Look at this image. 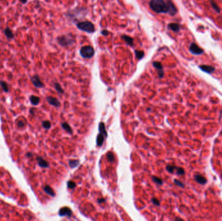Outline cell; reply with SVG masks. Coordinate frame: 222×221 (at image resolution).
<instances>
[{
	"label": "cell",
	"instance_id": "6da1fadb",
	"mask_svg": "<svg viewBox=\"0 0 222 221\" xmlns=\"http://www.w3.org/2000/svg\"><path fill=\"white\" fill-rule=\"evenodd\" d=\"M149 6L157 13H169V15L174 16L177 13V9L171 1L152 0L149 3Z\"/></svg>",
	"mask_w": 222,
	"mask_h": 221
},
{
	"label": "cell",
	"instance_id": "7a4b0ae2",
	"mask_svg": "<svg viewBox=\"0 0 222 221\" xmlns=\"http://www.w3.org/2000/svg\"><path fill=\"white\" fill-rule=\"evenodd\" d=\"M58 43L63 47L70 46V45H73L75 43V39L74 36L72 34H68L66 35L60 36L57 38Z\"/></svg>",
	"mask_w": 222,
	"mask_h": 221
},
{
	"label": "cell",
	"instance_id": "3957f363",
	"mask_svg": "<svg viewBox=\"0 0 222 221\" xmlns=\"http://www.w3.org/2000/svg\"><path fill=\"white\" fill-rule=\"evenodd\" d=\"M77 27L81 31H85L89 33H92L95 31L94 25L92 22L88 21L79 22L77 24Z\"/></svg>",
	"mask_w": 222,
	"mask_h": 221
},
{
	"label": "cell",
	"instance_id": "277c9868",
	"mask_svg": "<svg viewBox=\"0 0 222 221\" xmlns=\"http://www.w3.org/2000/svg\"><path fill=\"white\" fill-rule=\"evenodd\" d=\"M80 54L83 58L90 59L94 55V49L92 46L87 45L81 47L80 50Z\"/></svg>",
	"mask_w": 222,
	"mask_h": 221
},
{
	"label": "cell",
	"instance_id": "5b68a950",
	"mask_svg": "<svg viewBox=\"0 0 222 221\" xmlns=\"http://www.w3.org/2000/svg\"><path fill=\"white\" fill-rule=\"evenodd\" d=\"M189 51L190 53H192L195 55H200L203 54L204 52V50L202 48L199 47L196 43H192L190 45Z\"/></svg>",
	"mask_w": 222,
	"mask_h": 221
},
{
	"label": "cell",
	"instance_id": "8992f818",
	"mask_svg": "<svg viewBox=\"0 0 222 221\" xmlns=\"http://www.w3.org/2000/svg\"><path fill=\"white\" fill-rule=\"evenodd\" d=\"M153 66L155 68L158 70V77L160 79L163 77L164 76V71H163V67L162 64L160 62H157V61H155V62H153Z\"/></svg>",
	"mask_w": 222,
	"mask_h": 221
},
{
	"label": "cell",
	"instance_id": "52a82bcc",
	"mask_svg": "<svg viewBox=\"0 0 222 221\" xmlns=\"http://www.w3.org/2000/svg\"><path fill=\"white\" fill-rule=\"evenodd\" d=\"M31 81H32V83L33 84V85L36 87V88H41L44 86L43 84L42 83V81H41L40 79V78H39V77L38 75L33 76V77L31 78Z\"/></svg>",
	"mask_w": 222,
	"mask_h": 221
},
{
	"label": "cell",
	"instance_id": "ba28073f",
	"mask_svg": "<svg viewBox=\"0 0 222 221\" xmlns=\"http://www.w3.org/2000/svg\"><path fill=\"white\" fill-rule=\"evenodd\" d=\"M194 180H195L196 182L201 184V185H205L207 183V178L203 175H200V174L197 173L194 175Z\"/></svg>",
	"mask_w": 222,
	"mask_h": 221
},
{
	"label": "cell",
	"instance_id": "9c48e42d",
	"mask_svg": "<svg viewBox=\"0 0 222 221\" xmlns=\"http://www.w3.org/2000/svg\"><path fill=\"white\" fill-rule=\"evenodd\" d=\"M59 214L60 216H71L72 215V211L71 209H70L68 207H64L61 208L59 210Z\"/></svg>",
	"mask_w": 222,
	"mask_h": 221
},
{
	"label": "cell",
	"instance_id": "30bf717a",
	"mask_svg": "<svg viewBox=\"0 0 222 221\" xmlns=\"http://www.w3.org/2000/svg\"><path fill=\"white\" fill-rule=\"evenodd\" d=\"M199 68H200V70H201L202 71H203L204 72L208 73V74H211V73H212L215 71V68L213 66H211L201 65L199 66Z\"/></svg>",
	"mask_w": 222,
	"mask_h": 221
},
{
	"label": "cell",
	"instance_id": "8fae6325",
	"mask_svg": "<svg viewBox=\"0 0 222 221\" xmlns=\"http://www.w3.org/2000/svg\"><path fill=\"white\" fill-rule=\"evenodd\" d=\"M46 99L48 100V102H49V104H50L51 105L54 106L55 107H59L60 106V102L56 98L53 97H48Z\"/></svg>",
	"mask_w": 222,
	"mask_h": 221
},
{
	"label": "cell",
	"instance_id": "7c38bea8",
	"mask_svg": "<svg viewBox=\"0 0 222 221\" xmlns=\"http://www.w3.org/2000/svg\"><path fill=\"white\" fill-rule=\"evenodd\" d=\"M37 161L38 164L41 167H43V168H47V167H49L48 163L47 162L45 159H43V158H41V157H37Z\"/></svg>",
	"mask_w": 222,
	"mask_h": 221
},
{
	"label": "cell",
	"instance_id": "4fadbf2b",
	"mask_svg": "<svg viewBox=\"0 0 222 221\" xmlns=\"http://www.w3.org/2000/svg\"><path fill=\"white\" fill-rule=\"evenodd\" d=\"M99 131H100V134L103 135L105 138L107 136V132L106 131L104 123L101 122L100 123V125H99Z\"/></svg>",
	"mask_w": 222,
	"mask_h": 221
},
{
	"label": "cell",
	"instance_id": "5bb4252c",
	"mask_svg": "<svg viewBox=\"0 0 222 221\" xmlns=\"http://www.w3.org/2000/svg\"><path fill=\"white\" fill-rule=\"evenodd\" d=\"M168 28L172 30L174 32H179L180 30V26L178 23H171L168 24Z\"/></svg>",
	"mask_w": 222,
	"mask_h": 221
},
{
	"label": "cell",
	"instance_id": "9a60e30c",
	"mask_svg": "<svg viewBox=\"0 0 222 221\" xmlns=\"http://www.w3.org/2000/svg\"><path fill=\"white\" fill-rule=\"evenodd\" d=\"M104 139H105V137L103 135L101 134H99L97 136V139H96V143H97V145L98 147H101L104 142Z\"/></svg>",
	"mask_w": 222,
	"mask_h": 221
},
{
	"label": "cell",
	"instance_id": "2e32d148",
	"mask_svg": "<svg viewBox=\"0 0 222 221\" xmlns=\"http://www.w3.org/2000/svg\"><path fill=\"white\" fill-rule=\"evenodd\" d=\"M121 38H122L123 40H124L125 41L126 43H127L129 45H130V46L133 45V38H132L129 36L123 35L122 36H121Z\"/></svg>",
	"mask_w": 222,
	"mask_h": 221
},
{
	"label": "cell",
	"instance_id": "e0dca14e",
	"mask_svg": "<svg viewBox=\"0 0 222 221\" xmlns=\"http://www.w3.org/2000/svg\"><path fill=\"white\" fill-rule=\"evenodd\" d=\"M43 190L48 195H50L51 196H55V192L53 191V190L51 189V187H50V186H46L45 187H43Z\"/></svg>",
	"mask_w": 222,
	"mask_h": 221
},
{
	"label": "cell",
	"instance_id": "ac0fdd59",
	"mask_svg": "<svg viewBox=\"0 0 222 221\" xmlns=\"http://www.w3.org/2000/svg\"><path fill=\"white\" fill-rule=\"evenodd\" d=\"M30 101H31V104H33V105H37L40 102V98L38 97H36V96L31 95L30 97Z\"/></svg>",
	"mask_w": 222,
	"mask_h": 221
},
{
	"label": "cell",
	"instance_id": "d6986e66",
	"mask_svg": "<svg viewBox=\"0 0 222 221\" xmlns=\"http://www.w3.org/2000/svg\"><path fill=\"white\" fill-rule=\"evenodd\" d=\"M62 127L63 128L64 130H65L66 131L68 132V133L70 134H72V128L70 127V126L67 123L64 122V123H62Z\"/></svg>",
	"mask_w": 222,
	"mask_h": 221
},
{
	"label": "cell",
	"instance_id": "ffe728a7",
	"mask_svg": "<svg viewBox=\"0 0 222 221\" xmlns=\"http://www.w3.org/2000/svg\"><path fill=\"white\" fill-rule=\"evenodd\" d=\"M4 33H5V35H6V36L8 38L12 39L14 38V34H13V33L11 31V30L9 28H6L5 31H4Z\"/></svg>",
	"mask_w": 222,
	"mask_h": 221
},
{
	"label": "cell",
	"instance_id": "44dd1931",
	"mask_svg": "<svg viewBox=\"0 0 222 221\" xmlns=\"http://www.w3.org/2000/svg\"><path fill=\"white\" fill-rule=\"evenodd\" d=\"M79 164V160L78 159H71L69 161V165L71 168H75L77 167Z\"/></svg>",
	"mask_w": 222,
	"mask_h": 221
},
{
	"label": "cell",
	"instance_id": "7402d4cb",
	"mask_svg": "<svg viewBox=\"0 0 222 221\" xmlns=\"http://www.w3.org/2000/svg\"><path fill=\"white\" fill-rule=\"evenodd\" d=\"M0 85L2 86V88H3V91L5 92H8L9 91V86H8V84L5 81H3V80H1L0 81Z\"/></svg>",
	"mask_w": 222,
	"mask_h": 221
},
{
	"label": "cell",
	"instance_id": "603a6c76",
	"mask_svg": "<svg viewBox=\"0 0 222 221\" xmlns=\"http://www.w3.org/2000/svg\"><path fill=\"white\" fill-rule=\"evenodd\" d=\"M210 5H211L212 7L214 10L216 12L219 13H220V8L219 7V6L217 5V3L214 2H210Z\"/></svg>",
	"mask_w": 222,
	"mask_h": 221
},
{
	"label": "cell",
	"instance_id": "cb8c5ba5",
	"mask_svg": "<svg viewBox=\"0 0 222 221\" xmlns=\"http://www.w3.org/2000/svg\"><path fill=\"white\" fill-rule=\"evenodd\" d=\"M176 168H177V167L173 165H166V170L168 171L169 173H171V174L173 173L174 171L176 170Z\"/></svg>",
	"mask_w": 222,
	"mask_h": 221
},
{
	"label": "cell",
	"instance_id": "d4e9b609",
	"mask_svg": "<svg viewBox=\"0 0 222 221\" xmlns=\"http://www.w3.org/2000/svg\"><path fill=\"white\" fill-rule=\"evenodd\" d=\"M55 86V88L56 89V90L57 91V92L60 94H62V93H64V90H62V87L58 83H55L54 84Z\"/></svg>",
	"mask_w": 222,
	"mask_h": 221
},
{
	"label": "cell",
	"instance_id": "484cf974",
	"mask_svg": "<svg viewBox=\"0 0 222 221\" xmlns=\"http://www.w3.org/2000/svg\"><path fill=\"white\" fill-rule=\"evenodd\" d=\"M135 54L137 59L138 60H140L144 57V52L142 51H135Z\"/></svg>",
	"mask_w": 222,
	"mask_h": 221
},
{
	"label": "cell",
	"instance_id": "4316f807",
	"mask_svg": "<svg viewBox=\"0 0 222 221\" xmlns=\"http://www.w3.org/2000/svg\"><path fill=\"white\" fill-rule=\"evenodd\" d=\"M107 158L110 162H113L114 161V155L112 152H109L107 154Z\"/></svg>",
	"mask_w": 222,
	"mask_h": 221
},
{
	"label": "cell",
	"instance_id": "83f0119b",
	"mask_svg": "<svg viewBox=\"0 0 222 221\" xmlns=\"http://www.w3.org/2000/svg\"><path fill=\"white\" fill-rule=\"evenodd\" d=\"M176 173H177V175H179V176H183V175H185V171L183 168L177 167V168H176Z\"/></svg>",
	"mask_w": 222,
	"mask_h": 221
},
{
	"label": "cell",
	"instance_id": "f1b7e54d",
	"mask_svg": "<svg viewBox=\"0 0 222 221\" xmlns=\"http://www.w3.org/2000/svg\"><path fill=\"white\" fill-rule=\"evenodd\" d=\"M152 179L156 184H158V185H162V184H163V181H162V180L161 178L157 177V176H153Z\"/></svg>",
	"mask_w": 222,
	"mask_h": 221
},
{
	"label": "cell",
	"instance_id": "f546056e",
	"mask_svg": "<svg viewBox=\"0 0 222 221\" xmlns=\"http://www.w3.org/2000/svg\"><path fill=\"white\" fill-rule=\"evenodd\" d=\"M51 123L49 121H44L42 122V126L46 129H49V128H51Z\"/></svg>",
	"mask_w": 222,
	"mask_h": 221
},
{
	"label": "cell",
	"instance_id": "4dcf8cb0",
	"mask_svg": "<svg viewBox=\"0 0 222 221\" xmlns=\"http://www.w3.org/2000/svg\"><path fill=\"white\" fill-rule=\"evenodd\" d=\"M174 183L175 185H177V186H179V187H182V188H184L185 187V184H183V182H181V181H179V180H177V179H175L174 180Z\"/></svg>",
	"mask_w": 222,
	"mask_h": 221
},
{
	"label": "cell",
	"instance_id": "1f68e13d",
	"mask_svg": "<svg viewBox=\"0 0 222 221\" xmlns=\"http://www.w3.org/2000/svg\"><path fill=\"white\" fill-rule=\"evenodd\" d=\"M76 187V184L73 181H68V187L70 189H73Z\"/></svg>",
	"mask_w": 222,
	"mask_h": 221
},
{
	"label": "cell",
	"instance_id": "d6a6232c",
	"mask_svg": "<svg viewBox=\"0 0 222 221\" xmlns=\"http://www.w3.org/2000/svg\"><path fill=\"white\" fill-rule=\"evenodd\" d=\"M151 201H152V202L155 205H156V206H160V202H159V200H158L157 198H152Z\"/></svg>",
	"mask_w": 222,
	"mask_h": 221
},
{
	"label": "cell",
	"instance_id": "836d02e7",
	"mask_svg": "<svg viewBox=\"0 0 222 221\" xmlns=\"http://www.w3.org/2000/svg\"><path fill=\"white\" fill-rule=\"evenodd\" d=\"M18 126L20 128H22L25 126V123L23 122V121H19L18 123Z\"/></svg>",
	"mask_w": 222,
	"mask_h": 221
},
{
	"label": "cell",
	"instance_id": "e575fe53",
	"mask_svg": "<svg viewBox=\"0 0 222 221\" xmlns=\"http://www.w3.org/2000/svg\"><path fill=\"white\" fill-rule=\"evenodd\" d=\"M101 34H102L103 35L107 36L108 34H109V32H108V31H107V30H103V31H101Z\"/></svg>",
	"mask_w": 222,
	"mask_h": 221
},
{
	"label": "cell",
	"instance_id": "d590c367",
	"mask_svg": "<svg viewBox=\"0 0 222 221\" xmlns=\"http://www.w3.org/2000/svg\"><path fill=\"white\" fill-rule=\"evenodd\" d=\"M30 113L31 114H33V115H34V112H35V109H34V108H31V110H30Z\"/></svg>",
	"mask_w": 222,
	"mask_h": 221
},
{
	"label": "cell",
	"instance_id": "8d00e7d4",
	"mask_svg": "<svg viewBox=\"0 0 222 221\" xmlns=\"http://www.w3.org/2000/svg\"><path fill=\"white\" fill-rule=\"evenodd\" d=\"M105 200L104 198H100V199H98V202L99 203H102V202H104Z\"/></svg>",
	"mask_w": 222,
	"mask_h": 221
},
{
	"label": "cell",
	"instance_id": "74e56055",
	"mask_svg": "<svg viewBox=\"0 0 222 221\" xmlns=\"http://www.w3.org/2000/svg\"><path fill=\"white\" fill-rule=\"evenodd\" d=\"M175 221H185L183 219H182L181 218H179V217H176L175 218Z\"/></svg>",
	"mask_w": 222,
	"mask_h": 221
},
{
	"label": "cell",
	"instance_id": "f35d334b",
	"mask_svg": "<svg viewBox=\"0 0 222 221\" xmlns=\"http://www.w3.org/2000/svg\"><path fill=\"white\" fill-rule=\"evenodd\" d=\"M27 156H28V157H31V156H32V154H31V153H27Z\"/></svg>",
	"mask_w": 222,
	"mask_h": 221
},
{
	"label": "cell",
	"instance_id": "ab89813d",
	"mask_svg": "<svg viewBox=\"0 0 222 221\" xmlns=\"http://www.w3.org/2000/svg\"><path fill=\"white\" fill-rule=\"evenodd\" d=\"M21 3H27V2H26V1H25V2H21Z\"/></svg>",
	"mask_w": 222,
	"mask_h": 221
},
{
	"label": "cell",
	"instance_id": "60d3db41",
	"mask_svg": "<svg viewBox=\"0 0 222 221\" xmlns=\"http://www.w3.org/2000/svg\"><path fill=\"white\" fill-rule=\"evenodd\" d=\"M221 178H222V174H221Z\"/></svg>",
	"mask_w": 222,
	"mask_h": 221
}]
</instances>
